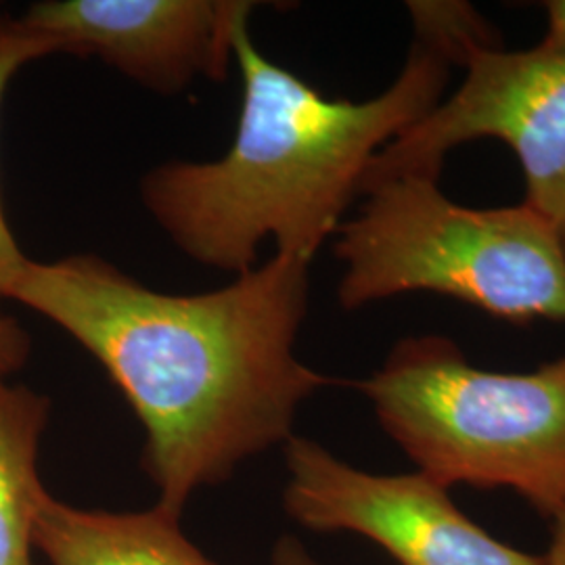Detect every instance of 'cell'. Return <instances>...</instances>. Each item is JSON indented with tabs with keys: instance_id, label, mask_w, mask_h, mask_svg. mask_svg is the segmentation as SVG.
<instances>
[{
	"instance_id": "3",
	"label": "cell",
	"mask_w": 565,
	"mask_h": 565,
	"mask_svg": "<svg viewBox=\"0 0 565 565\" xmlns=\"http://www.w3.org/2000/svg\"><path fill=\"white\" fill-rule=\"evenodd\" d=\"M363 198L333 245L343 310L425 291L513 323H565L564 243L524 202L467 207L429 177L377 182Z\"/></svg>"
},
{
	"instance_id": "8",
	"label": "cell",
	"mask_w": 565,
	"mask_h": 565,
	"mask_svg": "<svg viewBox=\"0 0 565 565\" xmlns=\"http://www.w3.org/2000/svg\"><path fill=\"white\" fill-rule=\"evenodd\" d=\"M179 518L162 505L137 513L88 511L46 492L34 545L51 565H216L184 536Z\"/></svg>"
},
{
	"instance_id": "1",
	"label": "cell",
	"mask_w": 565,
	"mask_h": 565,
	"mask_svg": "<svg viewBox=\"0 0 565 565\" xmlns=\"http://www.w3.org/2000/svg\"><path fill=\"white\" fill-rule=\"evenodd\" d=\"M312 264L275 254L218 289H151L97 254L28 258L4 300L82 345L135 411L158 505L181 515L205 486L296 434L331 380L296 354Z\"/></svg>"
},
{
	"instance_id": "7",
	"label": "cell",
	"mask_w": 565,
	"mask_h": 565,
	"mask_svg": "<svg viewBox=\"0 0 565 565\" xmlns=\"http://www.w3.org/2000/svg\"><path fill=\"white\" fill-rule=\"evenodd\" d=\"M252 0H41L20 20L60 55L95 57L158 95L223 82Z\"/></svg>"
},
{
	"instance_id": "12",
	"label": "cell",
	"mask_w": 565,
	"mask_h": 565,
	"mask_svg": "<svg viewBox=\"0 0 565 565\" xmlns=\"http://www.w3.org/2000/svg\"><path fill=\"white\" fill-rule=\"evenodd\" d=\"M32 350L30 333L15 317L0 312V377L20 371Z\"/></svg>"
},
{
	"instance_id": "9",
	"label": "cell",
	"mask_w": 565,
	"mask_h": 565,
	"mask_svg": "<svg viewBox=\"0 0 565 565\" xmlns=\"http://www.w3.org/2000/svg\"><path fill=\"white\" fill-rule=\"evenodd\" d=\"M51 415L46 396L0 377V565H34V527L46 494L39 473Z\"/></svg>"
},
{
	"instance_id": "15",
	"label": "cell",
	"mask_w": 565,
	"mask_h": 565,
	"mask_svg": "<svg viewBox=\"0 0 565 565\" xmlns=\"http://www.w3.org/2000/svg\"><path fill=\"white\" fill-rule=\"evenodd\" d=\"M553 520V536L543 565H565V507Z\"/></svg>"
},
{
	"instance_id": "11",
	"label": "cell",
	"mask_w": 565,
	"mask_h": 565,
	"mask_svg": "<svg viewBox=\"0 0 565 565\" xmlns=\"http://www.w3.org/2000/svg\"><path fill=\"white\" fill-rule=\"evenodd\" d=\"M51 55H60L55 42L25 28L20 18L11 20L0 15V105L9 82L13 81L21 67ZM25 260L28 256L21 252L0 205V300H4L9 282L13 281Z\"/></svg>"
},
{
	"instance_id": "4",
	"label": "cell",
	"mask_w": 565,
	"mask_h": 565,
	"mask_svg": "<svg viewBox=\"0 0 565 565\" xmlns=\"http://www.w3.org/2000/svg\"><path fill=\"white\" fill-rule=\"evenodd\" d=\"M356 387L385 434L438 484L511 488L565 507V356L530 373L478 369L443 335L396 343Z\"/></svg>"
},
{
	"instance_id": "14",
	"label": "cell",
	"mask_w": 565,
	"mask_h": 565,
	"mask_svg": "<svg viewBox=\"0 0 565 565\" xmlns=\"http://www.w3.org/2000/svg\"><path fill=\"white\" fill-rule=\"evenodd\" d=\"M273 565H321L294 536H285L273 551Z\"/></svg>"
},
{
	"instance_id": "10",
	"label": "cell",
	"mask_w": 565,
	"mask_h": 565,
	"mask_svg": "<svg viewBox=\"0 0 565 565\" xmlns=\"http://www.w3.org/2000/svg\"><path fill=\"white\" fill-rule=\"evenodd\" d=\"M406 13L413 23V42L443 55L450 65H465L478 53L501 49L492 25L469 2L411 0Z\"/></svg>"
},
{
	"instance_id": "6",
	"label": "cell",
	"mask_w": 565,
	"mask_h": 565,
	"mask_svg": "<svg viewBox=\"0 0 565 565\" xmlns=\"http://www.w3.org/2000/svg\"><path fill=\"white\" fill-rule=\"evenodd\" d=\"M282 448V503L308 530L361 534L401 565H543L473 524L452 503L448 488L422 471H363L302 436Z\"/></svg>"
},
{
	"instance_id": "5",
	"label": "cell",
	"mask_w": 565,
	"mask_h": 565,
	"mask_svg": "<svg viewBox=\"0 0 565 565\" xmlns=\"http://www.w3.org/2000/svg\"><path fill=\"white\" fill-rule=\"evenodd\" d=\"M463 67V82L375 156L361 195L390 179H438L452 149L497 139L522 163L525 205L555 228L565 247V60L501 46L473 55Z\"/></svg>"
},
{
	"instance_id": "13",
	"label": "cell",
	"mask_w": 565,
	"mask_h": 565,
	"mask_svg": "<svg viewBox=\"0 0 565 565\" xmlns=\"http://www.w3.org/2000/svg\"><path fill=\"white\" fill-rule=\"evenodd\" d=\"M543 9L546 15L545 36L534 49L548 57L565 60V0H548Z\"/></svg>"
},
{
	"instance_id": "2",
	"label": "cell",
	"mask_w": 565,
	"mask_h": 565,
	"mask_svg": "<svg viewBox=\"0 0 565 565\" xmlns=\"http://www.w3.org/2000/svg\"><path fill=\"white\" fill-rule=\"evenodd\" d=\"M242 107L228 151L205 162L170 160L141 179V202L191 263L235 275L264 243L312 264L363 191L366 170L445 99L450 63L419 42L401 74L366 102L329 99L235 32Z\"/></svg>"
}]
</instances>
